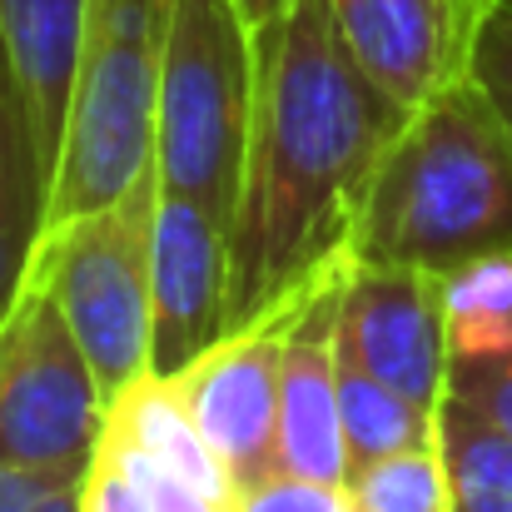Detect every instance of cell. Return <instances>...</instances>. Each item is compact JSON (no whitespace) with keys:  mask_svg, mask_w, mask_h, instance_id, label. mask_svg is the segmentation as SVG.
Wrapping results in <instances>:
<instances>
[{"mask_svg":"<svg viewBox=\"0 0 512 512\" xmlns=\"http://www.w3.org/2000/svg\"><path fill=\"white\" fill-rule=\"evenodd\" d=\"M339 353L358 358L388 388L438 413L448 398V314L443 274L413 264L348 259L339 284Z\"/></svg>","mask_w":512,"mask_h":512,"instance_id":"obj_7","label":"cell"},{"mask_svg":"<svg viewBox=\"0 0 512 512\" xmlns=\"http://www.w3.org/2000/svg\"><path fill=\"white\" fill-rule=\"evenodd\" d=\"M254 110V30L234 0H165L155 170L184 194L234 219L244 140Z\"/></svg>","mask_w":512,"mask_h":512,"instance_id":"obj_4","label":"cell"},{"mask_svg":"<svg viewBox=\"0 0 512 512\" xmlns=\"http://www.w3.org/2000/svg\"><path fill=\"white\" fill-rule=\"evenodd\" d=\"M165 0H85L45 229L110 204L155 165Z\"/></svg>","mask_w":512,"mask_h":512,"instance_id":"obj_3","label":"cell"},{"mask_svg":"<svg viewBox=\"0 0 512 512\" xmlns=\"http://www.w3.org/2000/svg\"><path fill=\"white\" fill-rule=\"evenodd\" d=\"M85 468H15L0 463V512H40L60 488L80 483Z\"/></svg>","mask_w":512,"mask_h":512,"instance_id":"obj_22","label":"cell"},{"mask_svg":"<svg viewBox=\"0 0 512 512\" xmlns=\"http://www.w3.org/2000/svg\"><path fill=\"white\" fill-rule=\"evenodd\" d=\"M348 269V264H343ZM324 279L299 299L279 363V463L284 473L343 483V423H339V284Z\"/></svg>","mask_w":512,"mask_h":512,"instance_id":"obj_11","label":"cell"},{"mask_svg":"<svg viewBox=\"0 0 512 512\" xmlns=\"http://www.w3.org/2000/svg\"><path fill=\"white\" fill-rule=\"evenodd\" d=\"M403 115L348 55L329 0H289L279 20L254 30L224 334L294 309L353 259L368 179Z\"/></svg>","mask_w":512,"mask_h":512,"instance_id":"obj_1","label":"cell"},{"mask_svg":"<svg viewBox=\"0 0 512 512\" xmlns=\"http://www.w3.org/2000/svg\"><path fill=\"white\" fill-rule=\"evenodd\" d=\"M348 503L363 512H453V483H448V458L443 438L433 433L428 443L398 448L353 478H343Z\"/></svg>","mask_w":512,"mask_h":512,"instance_id":"obj_18","label":"cell"},{"mask_svg":"<svg viewBox=\"0 0 512 512\" xmlns=\"http://www.w3.org/2000/svg\"><path fill=\"white\" fill-rule=\"evenodd\" d=\"M348 512H363V508H353V503H348Z\"/></svg>","mask_w":512,"mask_h":512,"instance_id":"obj_24","label":"cell"},{"mask_svg":"<svg viewBox=\"0 0 512 512\" xmlns=\"http://www.w3.org/2000/svg\"><path fill=\"white\" fill-rule=\"evenodd\" d=\"M105 408L110 398L60 304L25 289L0 324V463L90 468Z\"/></svg>","mask_w":512,"mask_h":512,"instance_id":"obj_6","label":"cell"},{"mask_svg":"<svg viewBox=\"0 0 512 512\" xmlns=\"http://www.w3.org/2000/svg\"><path fill=\"white\" fill-rule=\"evenodd\" d=\"M448 398L478 408L498 433L512 438V353L453 363V368H448Z\"/></svg>","mask_w":512,"mask_h":512,"instance_id":"obj_20","label":"cell"},{"mask_svg":"<svg viewBox=\"0 0 512 512\" xmlns=\"http://www.w3.org/2000/svg\"><path fill=\"white\" fill-rule=\"evenodd\" d=\"M468 75L498 105L512 130V0H483L468 40Z\"/></svg>","mask_w":512,"mask_h":512,"instance_id":"obj_19","label":"cell"},{"mask_svg":"<svg viewBox=\"0 0 512 512\" xmlns=\"http://www.w3.org/2000/svg\"><path fill=\"white\" fill-rule=\"evenodd\" d=\"M234 5H239V15H244L249 30H264L269 20H279L289 10V0H234Z\"/></svg>","mask_w":512,"mask_h":512,"instance_id":"obj_23","label":"cell"},{"mask_svg":"<svg viewBox=\"0 0 512 512\" xmlns=\"http://www.w3.org/2000/svg\"><path fill=\"white\" fill-rule=\"evenodd\" d=\"M85 0H0V65L20 100L30 145L55 184L75 60H80Z\"/></svg>","mask_w":512,"mask_h":512,"instance_id":"obj_12","label":"cell"},{"mask_svg":"<svg viewBox=\"0 0 512 512\" xmlns=\"http://www.w3.org/2000/svg\"><path fill=\"white\" fill-rule=\"evenodd\" d=\"M339 423H343V458L348 478L398 448L428 443L438 433V413L418 408L398 388H388L378 373H368L358 358L339 353Z\"/></svg>","mask_w":512,"mask_h":512,"instance_id":"obj_15","label":"cell"},{"mask_svg":"<svg viewBox=\"0 0 512 512\" xmlns=\"http://www.w3.org/2000/svg\"><path fill=\"white\" fill-rule=\"evenodd\" d=\"M443 314H448V358L453 363L512 353V249L448 269L443 274Z\"/></svg>","mask_w":512,"mask_h":512,"instance_id":"obj_16","label":"cell"},{"mask_svg":"<svg viewBox=\"0 0 512 512\" xmlns=\"http://www.w3.org/2000/svg\"><path fill=\"white\" fill-rule=\"evenodd\" d=\"M50 209V174L40 165L20 100L0 65V324L25 294V274L35 264Z\"/></svg>","mask_w":512,"mask_h":512,"instance_id":"obj_14","label":"cell"},{"mask_svg":"<svg viewBox=\"0 0 512 512\" xmlns=\"http://www.w3.org/2000/svg\"><path fill=\"white\" fill-rule=\"evenodd\" d=\"M294 309L259 319L239 334H224L189 368L174 373L179 398L189 403L194 423L204 428V438L234 473L239 493L284 473L279 463V363H284Z\"/></svg>","mask_w":512,"mask_h":512,"instance_id":"obj_8","label":"cell"},{"mask_svg":"<svg viewBox=\"0 0 512 512\" xmlns=\"http://www.w3.org/2000/svg\"><path fill=\"white\" fill-rule=\"evenodd\" d=\"M498 249H512V130L463 70L383 145L348 254L448 274Z\"/></svg>","mask_w":512,"mask_h":512,"instance_id":"obj_2","label":"cell"},{"mask_svg":"<svg viewBox=\"0 0 512 512\" xmlns=\"http://www.w3.org/2000/svg\"><path fill=\"white\" fill-rule=\"evenodd\" d=\"M239 512H348V488L299 473H274L259 488L239 493Z\"/></svg>","mask_w":512,"mask_h":512,"instance_id":"obj_21","label":"cell"},{"mask_svg":"<svg viewBox=\"0 0 512 512\" xmlns=\"http://www.w3.org/2000/svg\"><path fill=\"white\" fill-rule=\"evenodd\" d=\"M160 170L140 174L125 194L40 234L25 289L60 304L85 348L105 398L150 368V249H155Z\"/></svg>","mask_w":512,"mask_h":512,"instance_id":"obj_5","label":"cell"},{"mask_svg":"<svg viewBox=\"0 0 512 512\" xmlns=\"http://www.w3.org/2000/svg\"><path fill=\"white\" fill-rule=\"evenodd\" d=\"M348 55L403 110L468 70L483 0H329Z\"/></svg>","mask_w":512,"mask_h":512,"instance_id":"obj_10","label":"cell"},{"mask_svg":"<svg viewBox=\"0 0 512 512\" xmlns=\"http://www.w3.org/2000/svg\"><path fill=\"white\" fill-rule=\"evenodd\" d=\"M80 512H239V488L204 483L105 428L85 468Z\"/></svg>","mask_w":512,"mask_h":512,"instance_id":"obj_13","label":"cell"},{"mask_svg":"<svg viewBox=\"0 0 512 512\" xmlns=\"http://www.w3.org/2000/svg\"><path fill=\"white\" fill-rule=\"evenodd\" d=\"M229 309V224L160 184L150 249V373L174 378L224 339Z\"/></svg>","mask_w":512,"mask_h":512,"instance_id":"obj_9","label":"cell"},{"mask_svg":"<svg viewBox=\"0 0 512 512\" xmlns=\"http://www.w3.org/2000/svg\"><path fill=\"white\" fill-rule=\"evenodd\" d=\"M438 438L448 458L453 512H512V438L498 433L478 408L443 398Z\"/></svg>","mask_w":512,"mask_h":512,"instance_id":"obj_17","label":"cell"}]
</instances>
